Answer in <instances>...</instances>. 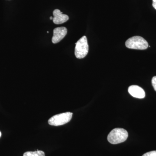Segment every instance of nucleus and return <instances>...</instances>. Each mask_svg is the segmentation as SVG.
<instances>
[{"label":"nucleus","instance_id":"f257e3e1","mask_svg":"<svg viewBox=\"0 0 156 156\" xmlns=\"http://www.w3.org/2000/svg\"><path fill=\"white\" fill-rule=\"evenodd\" d=\"M128 136V132L126 130L122 128H116L110 132L107 139L112 144H116L126 141Z\"/></svg>","mask_w":156,"mask_h":156},{"label":"nucleus","instance_id":"f03ea898","mask_svg":"<svg viewBox=\"0 0 156 156\" xmlns=\"http://www.w3.org/2000/svg\"><path fill=\"white\" fill-rule=\"evenodd\" d=\"M126 47L129 49L144 50L147 49L148 44L140 36H134L128 39L126 42Z\"/></svg>","mask_w":156,"mask_h":156},{"label":"nucleus","instance_id":"7ed1b4c3","mask_svg":"<svg viewBox=\"0 0 156 156\" xmlns=\"http://www.w3.org/2000/svg\"><path fill=\"white\" fill-rule=\"evenodd\" d=\"M75 55L78 58L86 57L89 52V45L87 37L83 36L76 43Z\"/></svg>","mask_w":156,"mask_h":156},{"label":"nucleus","instance_id":"20e7f679","mask_svg":"<svg viewBox=\"0 0 156 156\" xmlns=\"http://www.w3.org/2000/svg\"><path fill=\"white\" fill-rule=\"evenodd\" d=\"M73 116V113L70 112L63 113L53 116L48 120V123L51 126H60L69 122Z\"/></svg>","mask_w":156,"mask_h":156},{"label":"nucleus","instance_id":"39448f33","mask_svg":"<svg viewBox=\"0 0 156 156\" xmlns=\"http://www.w3.org/2000/svg\"><path fill=\"white\" fill-rule=\"evenodd\" d=\"M67 33V30L65 27H58L54 29L52 41L53 44H57L64 38Z\"/></svg>","mask_w":156,"mask_h":156},{"label":"nucleus","instance_id":"423d86ee","mask_svg":"<svg viewBox=\"0 0 156 156\" xmlns=\"http://www.w3.org/2000/svg\"><path fill=\"white\" fill-rule=\"evenodd\" d=\"M53 22L56 24H62L69 19L68 15L62 14L58 9H55L53 11Z\"/></svg>","mask_w":156,"mask_h":156},{"label":"nucleus","instance_id":"0eeeda50","mask_svg":"<svg viewBox=\"0 0 156 156\" xmlns=\"http://www.w3.org/2000/svg\"><path fill=\"white\" fill-rule=\"evenodd\" d=\"M129 94L134 98H143L145 97V92L141 87L136 85H132L128 88Z\"/></svg>","mask_w":156,"mask_h":156},{"label":"nucleus","instance_id":"6e6552de","mask_svg":"<svg viewBox=\"0 0 156 156\" xmlns=\"http://www.w3.org/2000/svg\"><path fill=\"white\" fill-rule=\"evenodd\" d=\"M23 156H45V153L42 151H27L23 154Z\"/></svg>","mask_w":156,"mask_h":156},{"label":"nucleus","instance_id":"1a4fd4ad","mask_svg":"<svg viewBox=\"0 0 156 156\" xmlns=\"http://www.w3.org/2000/svg\"><path fill=\"white\" fill-rule=\"evenodd\" d=\"M142 156H156V151L148 152L143 155Z\"/></svg>","mask_w":156,"mask_h":156},{"label":"nucleus","instance_id":"9d476101","mask_svg":"<svg viewBox=\"0 0 156 156\" xmlns=\"http://www.w3.org/2000/svg\"><path fill=\"white\" fill-rule=\"evenodd\" d=\"M152 84L155 91H156V76H154L152 79Z\"/></svg>","mask_w":156,"mask_h":156},{"label":"nucleus","instance_id":"9b49d317","mask_svg":"<svg viewBox=\"0 0 156 156\" xmlns=\"http://www.w3.org/2000/svg\"><path fill=\"white\" fill-rule=\"evenodd\" d=\"M153 6L156 10V0H153Z\"/></svg>","mask_w":156,"mask_h":156},{"label":"nucleus","instance_id":"f8f14e48","mask_svg":"<svg viewBox=\"0 0 156 156\" xmlns=\"http://www.w3.org/2000/svg\"><path fill=\"white\" fill-rule=\"evenodd\" d=\"M50 20H53V17H50Z\"/></svg>","mask_w":156,"mask_h":156},{"label":"nucleus","instance_id":"ddd939ff","mask_svg":"<svg viewBox=\"0 0 156 156\" xmlns=\"http://www.w3.org/2000/svg\"><path fill=\"white\" fill-rule=\"evenodd\" d=\"M1 136H2V133H1V132L0 131V137H1Z\"/></svg>","mask_w":156,"mask_h":156},{"label":"nucleus","instance_id":"4468645a","mask_svg":"<svg viewBox=\"0 0 156 156\" xmlns=\"http://www.w3.org/2000/svg\"><path fill=\"white\" fill-rule=\"evenodd\" d=\"M47 33H49V31H48V32H47Z\"/></svg>","mask_w":156,"mask_h":156}]
</instances>
